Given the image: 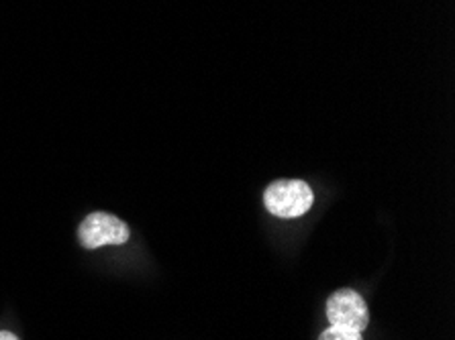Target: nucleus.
I'll return each instance as SVG.
<instances>
[{
  "label": "nucleus",
  "mask_w": 455,
  "mask_h": 340,
  "mask_svg": "<svg viewBox=\"0 0 455 340\" xmlns=\"http://www.w3.org/2000/svg\"><path fill=\"white\" fill-rule=\"evenodd\" d=\"M319 340H363L362 332L341 328V326H329L327 330H323Z\"/></svg>",
  "instance_id": "nucleus-4"
},
{
  "label": "nucleus",
  "mask_w": 455,
  "mask_h": 340,
  "mask_svg": "<svg viewBox=\"0 0 455 340\" xmlns=\"http://www.w3.org/2000/svg\"><path fill=\"white\" fill-rule=\"evenodd\" d=\"M0 340H20V338L9 330H0Z\"/></svg>",
  "instance_id": "nucleus-5"
},
{
  "label": "nucleus",
  "mask_w": 455,
  "mask_h": 340,
  "mask_svg": "<svg viewBox=\"0 0 455 340\" xmlns=\"http://www.w3.org/2000/svg\"><path fill=\"white\" fill-rule=\"evenodd\" d=\"M327 318L331 326L363 332L370 324V310L363 297L355 289L343 288L329 296Z\"/></svg>",
  "instance_id": "nucleus-3"
},
{
  "label": "nucleus",
  "mask_w": 455,
  "mask_h": 340,
  "mask_svg": "<svg viewBox=\"0 0 455 340\" xmlns=\"http://www.w3.org/2000/svg\"><path fill=\"white\" fill-rule=\"evenodd\" d=\"M313 204V187L302 179H275L264 192V206L278 218L305 217Z\"/></svg>",
  "instance_id": "nucleus-1"
},
{
  "label": "nucleus",
  "mask_w": 455,
  "mask_h": 340,
  "mask_svg": "<svg viewBox=\"0 0 455 340\" xmlns=\"http://www.w3.org/2000/svg\"><path fill=\"white\" fill-rule=\"evenodd\" d=\"M131 237L129 226L119 217L108 212H92L80 222L78 241L80 245L94 251L105 245H123Z\"/></svg>",
  "instance_id": "nucleus-2"
}]
</instances>
